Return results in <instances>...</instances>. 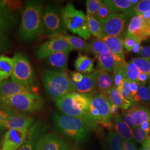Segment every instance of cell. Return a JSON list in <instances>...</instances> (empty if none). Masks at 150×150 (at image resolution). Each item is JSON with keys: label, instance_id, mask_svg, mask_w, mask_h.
Instances as JSON below:
<instances>
[{"label": "cell", "instance_id": "20", "mask_svg": "<svg viewBox=\"0 0 150 150\" xmlns=\"http://www.w3.org/2000/svg\"><path fill=\"white\" fill-rule=\"evenodd\" d=\"M70 52H59L51 54L47 59V63L54 71L66 72L68 69V59Z\"/></svg>", "mask_w": 150, "mask_h": 150}, {"label": "cell", "instance_id": "33", "mask_svg": "<svg viewBox=\"0 0 150 150\" xmlns=\"http://www.w3.org/2000/svg\"><path fill=\"white\" fill-rule=\"evenodd\" d=\"M142 103L150 105V91L149 86L141 85L134 97V103Z\"/></svg>", "mask_w": 150, "mask_h": 150}, {"label": "cell", "instance_id": "31", "mask_svg": "<svg viewBox=\"0 0 150 150\" xmlns=\"http://www.w3.org/2000/svg\"><path fill=\"white\" fill-rule=\"evenodd\" d=\"M107 142L112 150H123L125 140L117 132L109 131L106 134Z\"/></svg>", "mask_w": 150, "mask_h": 150}, {"label": "cell", "instance_id": "62", "mask_svg": "<svg viewBox=\"0 0 150 150\" xmlns=\"http://www.w3.org/2000/svg\"><path fill=\"white\" fill-rule=\"evenodd\" d=\"M128 150L127 149H126V147H125V149H124V150Z\"/></svg>", "mask_w": 150, "mask_h": 150}, {"label": "cell", "instance_id": "22", "mask_svg": "<svg viewBox=\"0 0 150 150\" xmlns=\"http://www.w3.org/2000/svg\"><path fill=\"white\" fill-rule=\"evenodd\" d=\"M113 126L116 132L121 135L125 141L134 142L132 129L124 121L122 115L117 112L112 117Z\"/></svg>", "mask_w": 150, "mask_h": 150}, {"label": "cell", "instance_id": "14", "mask_svg": "<svg viewBox=\"0 0 150 150\" xmlns=\"http://www.w3.org/2000/svg\"><path fill=\"white\" fill-rule=\"evenodd\" d=\"M36 150H75V149L56 134L47 133L38 139Z\"/></svg>", "mask_w": 150, "mask_h": 150}, {"label": "cell", "instance_id": "2", "mask_svg": "<svg viewBox=\"0 0 150 150\" xmlns=\"http://www.w3.org/2000/svg\"><path fill=\"white\" fill-rule=\"evenodd\" d=\"M43 5L41 2L28 1L22 11L20 36L24 41H32L43 32Z\"/></svg>", "mask_w": 150, "mask_h": 150}, {"label": "cell", "instance_id": "53", "mask_svg": "<svg viewBox=\"0 0 150 150\" xmlns=\"http://www.w3.org/2000/svg\"><path fill=\"white\" fill-rule=\"evenodd\" d=\"M125 147L128 150H137L132 141H125Z\"/></svg>", "mask_w": 150, "mask_h": 150}, {"label": "cell", "instance_id": "8", "mask_svg": "<svg viewBox=\"0 0 150 150\" xmlns=\"http://www.w3.org/2000/svg\"><path fill=\"white\" fill-rule=\"evenodd\" d=\"M43 33L52 38L59 36L64 30V25L61 11L52 5L46 6L42 13Z\"/></svg>", "mask_w": 150, "mask_h": 150}, {"label": "cell", "instance_id": "48", "mask_svg": "<svg viewBox=\"0 0 150 150\" xmlns=\"http://www.w3.org/2000/svg\"><path fill=\"white\" fill-rule=\"evenodd\" d=\"M139 54L143 58L150 60V46L141 47Z\"/></svg>", "mask_w": 150, "mask_h": 150}, {"label": "cell", "instance_id": "11", "mask_svg": "<svg viewBox=\"0 0 150 150\" xmlns=\"http://www.w3.org/2000/svg\"><path fill=\"white\" fill-rule=\"evenodd\" d=\"M73 50L61 37L52 38L39 46L36 55L40 60L47 59L51 54L59 52H71Z\"/></svg>", "mask_w": 150, "mask_h": 150}, {"label": "cell", "instance_id": "39", "mask_svg": "<svg viewBox=\"0 0 150 150\" xmlns=\"http://www.w3.org/2000/svg\"><path fill=\"white\" fill-rule=\"evenodd\" d=\"M129 81L125 80L124 81L123 85L122 86L119 87L117 89L120 92L121 95L124 98L128 100L134 105V99L133 97H132L129 89Z\"/></svg>", "mask_w": 150, "mask_h": 150}, {"label": "cell", "instance_id": "59", "mask_svg": "<svg viewBox=\"0 0 150 150\" xmlns=\"http://www.w3.org/2000/svg\"><path fill=\"white\" fill-rule=\"evenodd\" d=\"M139 0H131V2L132 5L134 6V7H136L137 4L139 3Z\"/></svg>", "mask_w": 150, "mask_h": 150}, {"label": "cell", "instance_id": "5", "mask_svg": "<svg viewBox=\"0 0 150 150\" xmlns=\"http://www.w3.org/2000/svg\"><path fill=\"white\" fill-rule=\"evenodd\" d=\"M3 106L22 113L36 112L43 108V98L37 93H23L0 99Z\"/></svg>", "mask_w": 150, "mask_h": 150}, {"label": "cell", "instance_id": "41", "mask_svg": "<svg viewBox=\"0 0 150 150\" xmlns=\"http://www.w3.org/2000/svg\"><path fill=\"white\" fill-rule=\"evenodd\" d=\"M148 11H150V0L139 1V3L134 9V14L136 15H142Z\"/></svg>", "mask_w": 150, "mask_h": 150}, {"label": "cell", "instance_id": "1", "mask_svg": "<svg viewBox=\"0 0 150 150\" xmlns=\"http://www.w3.org/2000/svg\"><path fill=\"white\" fill-rule=\"evenodd\" d=\"M90 97L74 92L56 101V105L61 112L80 118L91 129H96L97 125L90 114Z\"/></svg>", "mask_w": 150, "mask_h": 150}, {"label": "cell", "instance_id": "43", "mask_svg": "<svg viewBox=\"0 0 150 150\" xmlns=\"http://www.w3.org/2000/svg\"><path fill=\"white\" fill-rule=\"evenodd\" d=\"M112 13V12L108 9V8L103 3L99 10L97 12L95 17L98 21H101L106 19Z\"/></svg>", "mask_w": 150, "mask_h": 150}, {"label": "cell", "instance_id": "34", "mask_svg": "<svg viewBox=\"0 0 150 150\" xmlns=\"http://www.w3.org/2000/svg\"><path fill=\"white\" fill-rule=\"evenodd\" d=\"M90 52L97 57L100 54L106 50H108L107 46L101 38H93L88 43Z\"/></svg>", "mask_w": 150, "mask_h": 150}, {"label": "cell", "instance_id": "18", "mask_svg": "<svg viewBox=\"0 0 150 150\" xmlns=\"http://www.w3.org/2000/svg\"><path fill=\"white\" fill-rule=\"evenodd\" d=\"M23 93H36L32 86H25L7 79L0 83V99Z\"/></svg>", "mask_w": 150, "mask_h": 150}, {"label": "cell", "instance_id": "6", "mask_svg": "<svg viewBox=\"0 0 150 150\" xmlns=\"http://www.w3.org/2000/svg\"><path fill=\"white\" fill-rule=\"evenodd\" d=\"M64 26L74 34L87 40L91 37L87 16L82 10L75 8L72 4H68L61 10Z\"/></svg>", "mask_w": 150, "mask_h": 150}, {"label": "cell", "instance_id": "32", "mask_svg": "<svg viewBox=\"0 0 150 150\" xmlns=\"http://www.w3.org/2000/svg\"><path fill=\"white\" fill-rule=\"evenodd\" d=\"M89 31L91 35L98 38L102 39L106 36L104 34L102 26L95 17L87 16Z\"/></svg>", "mask_w": 150, "mask_h": 150}, {"label": "cell", "instance_id": "56", "mask_svg": "<svg viewBox=\"0 0 150 150\" xmlns=\"http://www.w3.org/2000/svg\"><path fill=\"white\" fill-rule=\"evenodd\" d=\"M141 41H138L135 43L134 47L133 50H132V51L134 54H139V53L140 48L141 47Z\"/></svg>", "mask_w": 150, "mask_h": 150}, {"label": "cell", "instance_id": "35", "mask_svg": "<svg viewBox=\"0 0 150 150\" xmlns=\"http://www.w3.org/2000/svg\"><path fill=\"white\" fill-rule=\"evenodd\" d=\"M140 72L132 61L126 62L125 65L126 80L129 81H137Z\"/></svg>", "mask_w": 150, "mask_h": 150}, {"label": "cell", "instance_id": "19", "mask_svg": "<svg viewBox=\"0 0 150 150\" xmlns=\"http://www.w3.org/2000/svg\"><path fill=\"white\" fill-rule=\"evenodd\" d=\"M46 127L40 121L33 124L29 129L27 138L18 150H36L38 141L42 135L45 134Z\"/></svg>", "mask_w": 150, "mask_h": 150}, {"label": "cell", "instance_id": "47", "mask_svg": "<svg viewBox=\"0 0 150 150\" xmlns=\"http://www.w3.org/2000/svg\"><path fill=\"white\" fill-rule=\"evenodd\" d=\"M141 85H143V84L139 83L138 81H130L129 82V89H130L132 97H133V99H134V97L136 94L139 86H141Z\"/></svg>", "mask_w": 150, "mask_h": 150}, {"label": "cell", "instance_id": "58", "mask_svg": "<svg viewBox=\"0 0 150 150\" xmlns=\"http://www.w3.org/2000/svg\"><path fill=\"white\" fill-rule=\"evenodd\" d=\"M141 16L145 20L147 21H149L150 19V11H148V12H146L142 13L141 15Z\"/></svg>", "mask_w": 150, "mask_h": 150}, {"label": "cell", "instance_id": "29", "mask_svg": "<svg viewBox=\"0 0 150 150\" xmlns=\"http://www.w3.org/2000/svg\"><path fill=\"white\" fill-rule=\"evenodd\" d=\"M61 36L73 50H76L86 54L90 52L89 44L86 43L81 38L66 35H61Z\"/></svg>", "mask_w": 150, "mask_h": 150}, {"label": "cell", "instance_id": "13", "mask_svg": "<svg viewBox=\"0 0 150 150\" xmlns=\"http://www.w3.org/2000/svg\"><path fill=\"white\" fill-rule=\"evenodd\" d=\"M29 129H10L6 131L0 150H18L26 139Z\"/></svg>", "mask_w": 150, "mask_h": 150}, {"label": "cell", "instance_id": "7", "mask_svg": "<svg viewBox=\"0 0 150 150\" xmlns=\"http://www.w3.org/2000/svg\"><path fill=\"white\" fill-rule=\"evenodd\" d=\"M13 58L15 64L11 80L23 86H32L36 76L28 59L21 53H17Z\"/></svg>", "mask_w": 150, "mask_h": 150}, {"label": "cell", "instance_id": "17", "mask_svg": "<svg viewBox=\"0 0 150 150\" xmlns=\"http://www.w3.org/2000/svg\"><path fill=\"white\" fill-rule=\"evenodd\" d=\"M98 72L99 70L90 74H83L82 80L74 83L75 92L88 96L95 95L97 90V77Z\"/></svg>", "mask_w": 150, "mask_h": 150}, {"label": "cell", "instance_id": "25", "mask_svg": "<svg viewBox=\"0 0 150 150\" xmlns=\"http://www.w3.org/2000/svg\"><path fill=\"white\" fill-rule=\"evenodd\" d=\"M113 87V75L106 71H100L97 77V90L98 93L106 95Z\"/></svg>", "mask_w": 150, "mask_h": 150}, {"label": "cell", "instance_id": "16", "mask_svg": "<svg viewBox=\"0 0 150 150\" xmlns=\"http://www.w3.org/2000/svg\"><path fill=\"white\" fill-rule=\"evenodd\" d=\"M97 67L100 71L113 73L120 66L126 64L118 57L113 54L108 49L103 51L97 57Z\"/></svg>", "mask_w": 150, "mask_h": 150}, {"label": "cell", "instance_id": "24", "mask_svg": "<svg viewBox=\"0 0 150 150\" xmlns=\"http://www.w3.org/2000/svg\"><path fill=\"white\" fill-rule=\"evenodd\" d=\"M105 95L107 96L110 105L114 104L123 110H127L133 105L131 101L124 98L121 95L118 89L115 87H112Z\"/></svg>", "mask_w": 150, "mask_h": 150}, {"label": "cell", "instance_id": "37", "mask_svg": "<svg viewBox=\"0 0 150 150\" xmlns=\"http://www.w3.org/2000/svg\"><path fill=\"white\" fill-rule=\"evenodd\" d=\"M103 4V2L101 0L86 1V16L95 17Z\"/></svg>", "mask_w": 150, "mask_h": 150}, {"label": "cell", "instance_id": "4", "mask_svg": "<svg viewBox=\"0 0 150 150\" xmlns=\"http://www.w3.org/2000/svg\"><path fill=\"white\" fill-rule=\"evenodd\" d=\"M52 121L54 128L59 133L76 144L85 141L89 134L90 129L80 118L55 112Z\"/></svg>", "mask_w": 150, "mask_h": 150}, {"label": "cell", "instance_id": "57", "mask_svg": "<svg viewBox=\"0 0 150 150\" xmlns=\"http://www.w3.org/2000/svg\"><path fill=\"white\" fill-rule=\"evenodd\" d=\"M118 109H119V107L117 106H116L114 104L110 105V114H111L112 117L117 112Z\"/></svg>", "mask_w": 150, "mask_h": 150}, {"label": "cell", "instance_id": "36", "mask_svg": "<svg viewBox=\"0 0 150 150\" xmlns=\"http://www.w3.org/2000/svg\"><path fill=\"white\" fill-rule=\"evenodd\" d=\"M125 65L126 64H123L120 66L113 73V87L116 88L121 87L123 85L124 81L126 80Z\"/></svg>", "mask_w": 150, "mask_h": 150}, {"label": "cell", "instance_id": "50", "mask_svg": "<svg viewBox=\"0 0 150 150\" xmlns=\"http://www.w3.org/2000/svg\"><path fill=\"white\" fill-rule=\"evenodd\" d=\"M139 127L150 137V120L142 123Z\"/></svg>", "mask_w": 150, "mask_h": 150}, {"label": "cell", "instance_id": "46", "mask_svg": "<svg viewBox=\"0 0 150 150\" xmlns=\"http://www.w3.org/2000/svg\"><path fill=\"white\" fill-rule=\"evenodd\" d=\"M8 107L3 106L0 103V125H2L8 116Z\"/></svg>", "mask_w": 150, "mask_h": 150}, {"label": "cell", "instance_id": "27", "mask_svg": "<svg viewBox=\"0 0 150 150\" xmlns=\"http://www.w3.org/2000/svg\"><path fill=\"white\" fill-rule=\"evenodd\" d=\"M94 60L87 56L79 54L75 62V69L82 74H90L93 71Z\"/></svg>", "mask_w": 150, "mask_h": 150}, {"label": "cell", "instance_id": "38", "mask_svg": "<svg viewBox=\"0 0 150 150\" xmlns=\"http://www.w3.org/2000/svg\"><path fill=\"white\" fill-rule=\"evenodd\" d=\"M139 72L149 74L150 72V60L143 57H137L132 59Z\"/></svg>", "mask_w": 150, "mask_h": 150}, {"label": "cell", "instance_id": "60", "mask_svg": "<svg viewBox=\"0 0 150 150\" xmlns=\"http://www.w3.org/2000/svg\"><path fill=\"white\" fill-rule=\"evenodd\" d=\"M103 150H112L110 148H109L108 146L105 145V144H103Z\"/></svg>", "mask_w": 150, "mask_h": 150}, {"label": "cell", "instance_id": "51", "mask_svg": "<svg viewBox=\"0 0 150 150\" xmlns=\"http://www.w3.org/2000/svg\"><path fill=\"white\" fill-rule=\"evenodd\" d=\"M148 81H149V75L145 73L140 72L137 79V81L143 85H145Z\"/></svg>", "mask_w": 150, "mask_h": 150}, {"label": "cell", "instance_id": "12", "mask_svg": "<svg viewBox=\"0 0 150 150\" xmlns=\"http://www.w3.org/2000/svg\"><path fill=\"white\" fill-rule=\"evenodd\" d=\"M8 112L9 115L2 125L7 129H29L33 125L34 118L30 115L17 111L8 107Z\"/></svg>", "mask_w": 150, "mask_h": 150}, {"label": "cell", "instance_id": "30", "mask_svg": "<svg viewBox=\"0 0 150 150\" xmlns=\"http://www.w3.org/2000/svg\"><path fill=\"white\" fill-rule=\"evenodd\" d=\"M16 19L11 11L0 15V35H6L16 25Z\"/></svg>", "mask_w": 150, "mask_h": 150}, {"label": "cell", "instance_id": "64", "mask_svg": "<svg viewBox=\"0 0 150 150\" xmlns=\"http://www.w3.org/2000/svg\"><path fill=\"white\" fill-rule=\"evenodd\" d=\"M149 89H150V85L149 86Z\"/></svg>", "mask_w": 150, "mask_h": 150}, {"label": "cell", "instance_id": "42", "mask_svg": "<svg viewBox=\"0 0 150 150\" xmlns=\"http://www.w3.org/2000/svg\"><path fill=\"white\" fill-rule=\"evenodd\" d=\"M138 41H139V40L135 38L133 35L127 33L126 37L123 40L124 48H125L129 52L132 51L135 43Z\"/></svg>", "mask_w": 150, "mask_h": 150}, {"label": "cell", "instance_id": "63", "mask_svg": "<svg viewBox=\"0 0 150 150\" xmlns=\"http://www.w3.org/2000/svg\"><path fill=\"white\" fill-rule=\"evenodd\" d=\"M148 22H149V25H150V19L149 20V21H148Z\"/></svg>", "mask_w": 150, "mask_h": 150}, {"label": "cell", "instance_id": "45", "mask_svg": "<svg viewBox=\"0 0 150 150\" xmlns=\"http://www.w3.org/2000/svg\"><path fill=\"white\" fill-rule=\"evenodd\" d=\"M10 47V43L6 35H0V54L4 53Z\"/></svg>", "mask_w": 150, "mask_h": 150}, {"label": "cell", "instance_id": "40", "mask_svg": "<svg viewBox=\"0 0 150 150\" xmlns=\"http://www.w3.org/2000/svg\"><path fill=\"white\" fill-rule=\"evenodd\" d=\"M134 139L140 144H143L150 137L139 127L135 126L132 129Z\"/></svg>", "mask_w": 150, "mask_h": 150}, {"label": "cell", "instance_id": "44", "mask_svg": "<svg viewBox=\"0 0 150 150\" xmlns=\"http://www.w3.org/2000/svg\"><path fill=\"white\" fill-rule=\"evenodd\" d=\"M132 114L133 110L132 107L127 110H122V117L124 121L132 129L135 127L132 120Z\"/></svg>", "mask_w": 150, "mask_h": 150}, {"label": "cell", "instance_id": "15", "mask_svg": "<svg viewBox=\"0 0 150 150\" xmlns=\"http://www.w3.org/2000/svg\"><path fill=\"white\" fill-rule=\"evenodd\" d=\"M127 33L133 35L142 42L150 36V25L141 15H135L129 23Z\"/></svg>", "mask_w": 150, "mask_h": 150}, {"label": "cell", "instance_id": "61", "mask_svg": "<svg viewBox=\"0 0 150 150\" xmlns=\"http://www.w3.org/2000/svg\"><path fill=\"white\" fill-rule=\"evenodd\" d=\"M148 75H149V83H150V72Z\"/></svg>", "mask_w": 150, "mask_h": 150}, {"label": "cell", "instance_id": "21", "mask_svg": "<svg viewBox=\"0 0 150 150\" xmlns=\"http://www.w3.org/2000/svg\"><path fill=\"white\" fill-rule=\"evenodd\" d=\"M104 4L112 13L117 14H125L133 12L134 14V6L131 0H105Z\"/></svg>", "mask_w": 150, "mask_h": 150}, {"label": "cell", "instance_id": "54", "mask_svg": "<svg viewBox=\"0 0 150 150\" xmlns=\"http://www.w3.org/2000/svg\"><path fill=\"white\" fill-rule=\"evenodd\" d=\"M7 129H6L5 127L2 126V125H0V148H1V146L2 144V141L4 138V134H5L6 131Z\"/></svg>", "mask_w": 150, "mask_h": 150}, {"label": "cell", "instance_id": "52", "mask_svg": "<svg viewBox=\"0 0 150 150\" xmlns=\"http://www.w3.org/2000/svg\"><path fill=\"white\" fill-rule=\"evenodd\" d=\"M9 11L10 10L7 5L6 2L4 1H0V15L5 13Z\"/></svg>", "mask_w": 150, "mask_h": 150}, {"label": "cell", "instance_id": "49", "mask_svg": "<svg viewBox=\"0 0 150 150\" xmlns=\"http://www.w3.org/2000/svg\"><path fill=\"white\" fill-rule=\"evenodd\" d=\"M72 74V73H71ZM83 78V74L80 72H72L71 79L74 83H77L82 80Z\"/></svg>", "mask_w": 150, "mask_h": 150}, {"label": "cell", "instance_id": "10", "mask_svg": "<svg viewBox=\"0 0 150 150\" xmlns=\"http://www.w3.org/2000/svg\"><path fill=\"white\" fill-rule=\"evenodd\" d=\"M91 105L98 114L99 125L108 129L112 128V116L110 114V104L105 95L97 93L90 97Z\"/></svg>", "mask_w": 150, "mask_h": 150}, {"label": "cell", "instance_id": "28", "mask_svg": "<svg viewBox=\"0 0 150 150\" xmlns=\"http://www.w3.org/2000/svg\"><path fill=\"white\" fill-rule=\"evenodd\" d=\"M133 110L132 120L134 126L139 127L145 121L150 120V110L143 106L134 105L132 106Z\"/></svg>", "mask_w": 150, "mask_h": 150}, {"label": "cell", "instance_id": "55", "mask_svg": "<svg viewBox=\"0 0 150 150\" xmlns=\"http://www.w3.org/2000/svg\"><path fill=\"white\" fill-rule=\"evenodd\" d=\"M140 150H150V137L147 139L143 144H142V147Z\"/></svg>", "mask_w": 150, "mask_h": 150}, {"label": "cell", "instance_id": "9", "mask_svg": "<svg viewBox=\"0 0 150 150\" xmlns=\"http://www.w3.org/2000/svg\"><path fill=\"white\" fill-rule=\"evenodd\" d=\"M134 13L129 12L125 14L112 13L105 20L100 22L106 36L120 38L123 33L126 22L129 17Z\"/></svg>", "mask_w": 150, "mask_h": 150}, {"label": "cell", "instance_id": "26", "mask_svg": "<svg viewBox=\"0 0 150 150\" xmlns=\"http://www.w3.org/2000/svg\"><path fill=\"white\" fill-rule=\"evenodd\" d=\"M15 62L13 58L0 56V83L8 79L13 71Z\"/></svg>", "mask_w": 150, "mask_h": 150}, {"label": "cell", "instance_id": "23", "mask_svg": "<svg viewBox=\"0 0 150 150\" xmlns=\"http://www.w3.org/2000/svg\"><path fill=\"white\" fill-rule=\"evenodd\" d=\"M102 40L106 45L108 49L123 61H125L123 40L113 36H105Z\"/></svg>", "mask_w": 150, "mask_h": 150}, {"label": "cell", "instance_id": "3", "mask_svg": "<svg viewBox=\"0 0 150 150\" xmlns=\"http://www.w3.org/2000/svg\"><path fill=\"white\" fill-rule=\"evenodd\" d=\"M41 77L47 95L55 101L75 92L74 82L66 72L43 69Z\"/></svg>", "mask_w": 150, "mask_h": 150}]
</instances>
